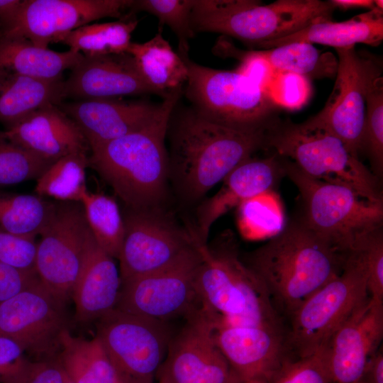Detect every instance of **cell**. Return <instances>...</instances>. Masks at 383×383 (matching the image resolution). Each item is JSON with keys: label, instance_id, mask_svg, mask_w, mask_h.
Listing matches in <instances>:
<instances>
[{"label": "cell", "instance_id": "6da1fadb", "mask_svg": "<svg viewBox=\"0 0 383 383\" xmlns=\"http://www.w3.org/2000/svg\"><path fill=\"white\" fill-rule=\"evenodd\" d=\"M169 182L185 205L199 202L238 165L266 149L267 131L244 132L212 122L192 108L172 113Z\"/></svg>", "mask_w": 383, "mask_h": 383}, {"label": "cell", "instance_id": "7a4b0ae2", "mask_svg": "<svg viewBox=\"0 0 383 383\" xmlns=\"http://www.w3.org/2000/svg\"><path fill=\"white\" fill-rule=\"evenodd\" d=\"M348 255L296 218L242 260L264 284L277 312L290 318L314 292L340 274Z\"/></svg>", "mask_w": 383, "mask_h": 383}, {"label": "cell", "instance_id": "3957f363", "mask_svg": "<svg viewBox=\"0 0 383 383\" xmlns=\"http://www.w3.org/2000/svg\"><path fill=\"white\" fill-rule=\"evenodd\" d=\"M182 87L164 98L160 113L144 128L90 147L89 166L112 188L128 210L162 209L169 187L165 139Z\"/></svg>", "mask_w": 383, "mask_h": 383}, {"label": "cell", "instance_id": "277c9868", "mask_svg": "<svg viewBox=\"0 0 383 383\" xmlns=\"http://www.w3.org/2000/svg\"><path fill=\"white\" fill-rule=\"evenodd\" d=\"M196 287L203 305L219 317L218 325L282 326L262 282L240 257L232 235L216 246H201Z\"/></svg>", "mask_w": 383, "mask_h": 383}, {"label": "cell", "instance_id": "5b68a950", "mask_svg": "<svg viewBox=\"0 0 383 383\" xmlns=\"http://www.w3.org/2000/svg\"><path fill=\"white\" fill-rule=\"evenodd\" d=\"M335 9L329 1L277 0L261 5L255 0H194V32L221 33L257 47L323 21Z\"/></svg>", "mask_w": 383, "mask_h": 383}, {"label": "cell", "instance_id": "8992f818", "mask_svg": "<svg viewBox=\"0 0 383 383\" xmlns=\"http://www.w3.org/2000/svg\"><path fill=\"white\" fill-rule=\"evenodd\" d=\"M266 149L293 162L306 175L350 188L373 202H383L379 179L345 145L306 121L279 119L267 131Z\"/></svg>", "mask_w": 383, "mask_h": 383}, {"label": "cell", "instance_id": "52a82bcc", "mask_svg": "<svg viewBox=\"0 0 383 383\" xmlns=\"http://www.w3.org/2000/svg\"><path fill=\"white\" fill-rule=\"evenodd\" d=\"M283 160L284 175L300 194L298 218L337 251L348 254L361 236L382 227L383 202L370 201L349 187L312 178L291 160Z\"/></svg>", "mask_w": 383, "mask_h": 383}, {"label": "cell", "instance_id": "ba28073f", "mask_svg": "<svg viewBox=\"0 0 383 383\" xmlns=\"http://www.w3.org/2000/svg\"><path fill=\"white\" fill-rule=\"evenodd\" d=\"M188 70L185 95L205 118L244 132L267 131L278 120L279 106L268 91L235 70H223L182 57Z\"/></svg>", "mask_w": 383, "mask_h": 383}, {"label": "cell", "instance_id": "9c48e42d", "mask_svg": "<svg viewBox=\"0 0 383 383\" xmlns=\"http://www.w3.org/2000/svg\"><path fill=\"white\" fill-rule=\"evenodd\" d=\"M360 253L351 250L342 272L307 299L290 318L289 352L310 355L326 347L336 329L370 296Z\"/></svg>", "mask_w": 383, "mask_h": 383}, {"label": "cell", "instance_id": "30bf717a", "mask_svg": "<svg viewBox=\"0 0 383 383\" xmlns=\"http://www.w3.org/2000/svg\"><path fill=\"white\" fill-rule=\"evenodd\" d=\"M96 322L119 383H155L174 332L170 323L116 309Z\"/></svg>", "mask_w": 383, "mask_h": 383}, {"label": "cell", "instance_id": "8fae6325", "mask_svg": "<svg viewBox=\"0 0 383 383\" xmlns=\"http://www.w3.org/2000/svg\"><path fill=\"white\" fill-rule=\"evenodd\" d=\"M200 248H192L160 270L121 281L115 309L169 323L185 320L201 309L196 287L202 259Z\"/></svg>", "mask_w": 383, "mask_h": 383}, {"label": "cell", "instance_id": "7c38bea8", "mask_svg": "<svg viewBox=\"0 0 383 383\" xmlns=\"http://www.w3.org/2000/svg\"><path fill=\"white\" fill-rule=\"evenodd\" d=\"M219 317L204 306L170 340L157 383H241L214 337Z\"/></svg>", "mask_w": 383, "mask_h": 383}, {"label": "cell", "instance_id": "4fadbf2b", "mask_svg": "<svg viewBox=\"0 0 383 383\" xmlns=\"http://www.w3.org/2000/svg\"><path fill=\"white\" fill-rule=\"evenodd\" d=\"M338 70L333 91L323 109L306 122L338 138L358 157L365 113L366 94L371 82L381 75L379 61L354 47L335 49Z\"/></svg>", "mask_w": 383, "mask_h": 383}, {"label": "cell", "instance_id": "5bb4252c", "mask_svg": "<svg viewBox=\"0 0 383 383\" xmlns=\"http://www.w3.org/2000/svg\"><path fill=\"white\" fill-rule=\"evenodd\" d=\"M89 231L81 203L56 201L37 243L36 273L49 291L66 302L82 265Z\"/></svg>", "mask_w": 383, "mask_h": 383}, {"label": "cell", "instance_id": "9a60e30c", "mask_svg": "<svg viewBox=\"0 0 383 383\" xmlns=\"http://www.w3.org/2000/svg\"><path fill=\"white\" fill-rule=\"evenodd\" d=\"M133 0H22L16 14L0 26V38H24L48 48L71 31L101 18H121Z\"/></svg>", "mask_w": 383, "mask_h": 383}, {"label": "cell", "instance_id": "2e32d148", "mask_svg": "<svg viewBox=\"0 0 383 383\" xmlns=\"http://www.w3.org/2000/svg\"><path fill=\"white\" fill-rule=\"evenodd\" d=\"M66 301L40 281L0 304V335L17 341L36 360L57 358L70 330Z\"/></svg>", "mask_w": 383, "mask_h": 383}, {"label": "cell", "instance_id": "e0dca14e", "mask_svg": "<svg viewBox=\"0 0 383 383\" xmlns=\"http://www.w3.org/2000/svg\"><path fill=\"white\" fill-rule=\"evenodd\" d=\"M125 234L118 257L121 281L165 268L193 248L199 246L162 209L128 210L123 218Z\"/></svg>", "mask_w": 383, "mask_h": 383}, {"label": "cell", "instance_id": "ac0fdd59", "mask_svg": "<svg viewBox=\"0 0 383 383\" xmlns=\"http://www.w3.org/2000/svg\"><path fill=\"white\" fill-rule=\"evenodd\" d=\"M383 336V301L370 296L336 329L325 347L331 383H355Z\"/></svg>", "mask_w": 383, "mask_h": 383}, {"label": "cell", "instance_id": "d6986e66", "mask_svg": "<svg viewBox=\"0 0 383 383\" xmlns=\"http://www.w3.org/2000/svg\"><path fill=\"white\" fill-rule=\"evenodd\" d=\"M214 337L241 383H265L289 356L282 328L217 325Z\"/></svg>", "mask_w": 383, "mask_h": 383}, {"label": "cell", "instance_id": "ffe728a7", "mask_svg": "<svg viewBox=\"0 0 383 383\" xmlns=\"http://www.w3.org/2000/svg\"><path fill=\"white\" fill-rule=\"evenodd\" d=\"M283 176V157L275 152L265 158L250 157L234 168L220 189L197 206L192 233L198 245H208L210 230L220 217L245 201L272 192Z\"/></svg>", "mask_w": 383, "mask_h": 383}, {"label": "cell", "instance_id": "44dd1931", "mask_svg": "<svg viewBox=\"0 0 383 383\" xmlns=\"http://www.w3.org/2000/svg\"><path fill=\"white\" fill-rule=\"evenodd\" d=\"M64 98L79 100L116 99L123 96L156 94L127 53L83 57L64 81Z\"/></svg>", "mask_w": 383, "mask_h": 383}, {"label": "cell", "instance_id": "7402d4cb", "mask_svg": "<svg viewBox=\"0 0 383 383\" xmlns=\"http://www.w3.org/2000/svg\"><path fill=\"white\" fill-rule=\"evenodd\" d=\"M59 107L79 127L89 148L138 131L162 111L161 103L117 99L78 100Z\"/></svg>", "mask_w": 383, "mask_h": 383}, {"label": "cell", "instance_id": "603a6c76", "mask_svg": "<svg viewBox=\"0 0 383 383\" xmlns=\"http://www.w3.org/2000/svg\"><path fill=\"white\" fill-rule=\"evenodd\" d=\"M0 136L51 163L68 155L90 152L79 127L57 105L35 111L0 131Z\"/></svg>", "mask_w": 383, "mask_h": 383}, {"label": "cell", "instance_id": "cb8c5ba5", "mask_svg": "<svg viewBox=\"0 0 383 383\" xmlns=\"http://www.w3.org/2000/svg\"><path fill=\"white\" fill-rule=\"evenodd\" d=\"M121 284L112 257L97 244L89 231L82 265L73 289L74 320L87 323L115 309Z\"/></svg>", "mask_w": 383, "mask_h": 383}, {"label": "cell", "instance_id": "d4e9b609", "mask_svg": "<svg viewBox=\"0 0 383 383\" xmlns=\"http://www.w3.org/2000/svg\"><path fill=\"white\" fill-rule=\"evenodd\" d=\"M383 11L377 9L360 13L343 22L323 21L312 23L295 33L257 47L270 49L282 45L305 42L343 49L357 43L377 46L383 39Z\"/></svg>", "mask_w": 383, "mask_h": 383}, {"label": "cell", "instance_id": "484cf974", "mask_svg": "<svg viewBox=\"0 0 383 383\" xmlns=\"http://www.w3.org/2000/svg\"><path fill=\"white\" fill-rule=\"evenodd\" d=\"M64 81L45 80L0 70V123L8 128L35 111L59 106Z\"/></svg>", "mask_w": 383, "mask_h": 383}, {"label": "cell", "instance_id": "4316f807", "mask_svg": "<svg viewBox=\"0 0 383 383\" xmlns=\"http://www.w3.org/2000/svg\"><path fill=\"white\" fill-rule=\"evenodd\" d=\"M68 50L57 52L33 45L24 38H0V70L45 80L62 79L83 58Z\"/></svg>", "mask_w": 383, "mask_h": 383}, {"label": "cell", "instance_id": "83f0119b", "mask_svg": "<svg viewBox=\"0 0 383 383\" xmlns=\"http://www.w3.org/2000/svg\"><path fill=\"white\" fill-rule=\"evenodd\" d=\"M126 52L133 57L146 83L163 99L187 81V67L162 36V27L146 42H131Z\"/></svg>", "mask_w": 383, "mask_h": 383}, {"label": "cell", "instance_id": "f1b7e54d", "mask_svg": "<svg viewBox=\"0 0 383 383\" xmlns=\"http://www.w3.org/2000/svg\"><path fill=\"white\" fill-rule=\"evenodd\" d=\"M57 360L73 383H119L113 365L96 336L87 340L74 337L70 330L64 331Z\"/></svg>", "mask_w": 383, "mask_h": 383}, {"label": "cell", "instance_id": "f546056e", "mask_svg": "<svg viewBox=\"0 0 383 383\" xmlns=\"http://www.w3.org/2000/svg\"><path fill=\"white\" fill-rule=\"evenodd\" d=\"M133 13L116 21L89 23L64 36L60 43L84 57L126 52L138 21Z\"/></svg>", "mask_w": 383, "mask_h": 383}, {"label": "cell", "instance_id": "4dcf8cb0", "mask_svg": "<svg viewBox=\"0 0 383 383\" xmlns=\"http://www.w3.org/2000/svg\"><path fill=\"white\" fill-rule=\"evenodd\" d=\"M258 52L276 72L292 73L309 80L333 78L337 73L335 56L311 43L295 42Z\"/></svg>", "mask_w": 383, "mask_h": 383}, {"label": "cell", "instance_id": "1f68e13d", "mask_svg": "<svg viewBox=\"0 0 383 383\" xmlns=\"http://www.w3.org/2000/svg\"><path fill=\"white\" fill-rule=\"evenodd\" d=\"M55 201L38 195L0 192V228L20 238L35 240L48 223Z\"/></svg>", "mask_w": 383, "mask_h": 383}, {"label": "cell", "instance_id": "d6a6232c", "mask_svg": "<svg viewBox=\"0 0 383 383\" xmlns=\"http://www.w3.org/2000/svg\"><path fill=\"white\" fill-rule=\"evenodd\" d=\"M87 154L68 155L55 161L36 179V195L57 201L79 202L86 191Z\"/></svg>", "mask_w": 383, "mask_h": 383}, {"label": "cell", "instance_id": "836d02e7", "mask_svg": "<svg viewBox=\"0 0 383 383\" xmlns=\"http://www.w3.org/2000/svg\"><path fill=\"white\" fill-rule=\"evenodd\" d=\"M82 204L89 230L97 244L113 259H118L124 234V220L116 200L88 189Z\"/></svg>", "mask_w": 383, "mask_h": 383}, {"label": "cell", "instance_id": "e575fe53", "mask_svg": "<svg viewBox=\"0 0 383 383\" xmlns=\"http://www.w3.org/2000/svg\"><path fill=\"white\" fill-rule=\"evenodd\" d=\"M368 157L372 173L380 179L383 172V78L375 77L370 84L360 152Z\"/></svg>", "mask_w": 383, "mask_h": 383}, {"label": "cell", "instance_id": "d590c367", "mask_svg": "<svg viewBox=\"0 0 383 383\" xmlns=\"http://www.w3.org/2000/svg\"><path fill=\"white\" fill-rule=\"evenodd\" d=\"M193 4L194 0H133L130 10L148 12L159 20L160 27H170L177 38L179 55L184 57L195 33L191 23Z\"/></svg>", "mask_w": 383, "mask_h": 383}, {"label": "cell", "instance_id": "8d00e7d4", "mask_svg": "<svg viewBox=\"0 0 383 383\" xmlns=\"http://www.w3.org/2000/svg\"><path fill=\"white\" fill-rule=\"evenodd\" d=\"M50 164L0 136V187L37 179Z\"/></svg>", "mask_w": 383, "mask_h": 383}, {"label": "cell", "instance_id": "74e56055", "mask_svg": "<svg viewBox=\"0 0 383 383\" xmlns=\"http://www.w3.org/2000/svg\"><path fill=\"white\" fill-rule=\"evenodd\" d=\"M265 383H331L325 348L296 359L289 356Z\"/></svg>", "mask_w": 383, "mask_h": 383}, {"label": "cell", "instance_id": "f35d334b", "mask_svg": "<svg viewBox=\"0 0 383 383\" xmlns=\"http://www.w3.org/2000/svg\"><path fill=\"white\" fill-rule=\"evenodd\" d=\"M352 250L361 255L367 271L370 295L383 301V231L382 227L374 229L355 243Z\"/></svg>", "mask_w": 383, "mask_h": 383}, {"label": "cell", "instance_id": "ab89813d", "mask_svg": "<svg viewBox=\"0 0 383 383\" xmlns=\"http://www.w3.org/2000/svg\"><path fill=\"white\" fill-rule=\"evenodd\" d=\"M268 91L279 106L296 109L306 103L311 88L309 79L303 77L277 72Z\"/></svg>", "mask_w": 383, "mask_h": 383}, {"label": "cell", "instance_id": "60d3db41", "mask_svg": "<svg viewBox=\"0 0 383 383\" xmlns=\"http://www.w3.org/2000/svg\"><path fill=\"white\" fill-rule=\"evenodd\" d=\"M35 240L17 237L0 228V262L18 269L35 271Z\"/></svg>", "mask_w": 383, "mask_h": 383}, {"label": "cell", "instance_id": "b9f144b4", "mask_svg": "<svg viewBox=\"0 0 383 383\" xmlns=\"http://www.w3.org/2000/svg\"><path fill=\"white\" fill-rule=\"evenodd\" d=\"M15 340L0 335V383H18L30 362Z\"/></svg>", "mask_w": 383, "mask_h": 383}, {"label": "cell", "instance_id": "7bdbcfd3", "mask_svg": "<svg viewBox=\"0 0 383 383\" xmlns=\"http://www.w3.org/2000/svg\"><path fill=\"white\" fill-rule=\"evenodd\" d=\"M36 271H27L0 262V304L40 282Z\"/></svg>", "mask_w": 383, "mask_h": 383}, {"label": "cell", "instance_id": "ee69618b", "mask_svg": "<svg viewBox=\"0 0 383 383\" xmlns=\"http://www.w3.org/2000/svg\"><path fill=\"white\" fill-rule=\"evenodd\" d=\"M240 65L235 70L261 88L268 91L277 72L258 50L238 53Z\"/></svg>", "mask_w": 383, "mask_h": 383}, {"label": "cell", "instance_id": "f6af8a7d", "mask_svg": "<svg viewBox=\"0 0 383 383\" xmlns=\"http://www.w3.org/2000/svg\"><path fill=\"white\" fill-rule=\"evenodd\" d=\"M65 374L57 358L30 361L18 383H65Z\"/></svg>", "mask_w": 383, "mask_h": 383}, {"label": "cell", "instance_id": "bcb514c9", "mask_svg": "<svg viewBox=\"0 0 383 383\" xmlns=\"http://www.w3.org/2000/svg\"><path fill=\"white\" fill-rule=\"evenodd\" d=\"M360 380L367 383H383V353L382 347L367 360Z\"/></svg>", "mask_w": 383, "mask_h": 383}, {"label": "cell", "instance_id": "7dc6e473", "mask_svg": "<svg viewBox=\"0 0 383 383\" xmlns=\"http://www.w3.org/2000/svg\"><path fill=\"white\" fill-rule=\"evenodd\" d=\"M331 4L334 9L338 8L342 10L353 9H375L374 0H331Z\"/></svg>", "mask_w": 383, "mask_h": 383}, {"label": "cell", "instance_id": "c3c4849f", "mask_svg": "<svg viewBox=\"0 0 383 383\" xmlns=\"http://www.w3.org/2000/svg\"><path fill=\"white\" fill-rule=\"evenodd\" d=\"M21 1L22 0H0V26L13 18Z\"/></svg>", "mask_w": 383, "mask_h": 383}, {"label": "cell", "instance_id": "681fc988", "mask_svg": "<svg viewBox=\"0 0 383 383\" xmlns=\"http://www.w3.org/2000/svg\"><path fill=\"white\" fill-rule=\"evenodd\" d=\"M374 2L376 9L383 11V1L382 0H374Z\"/></svg>", "mask_w": 383, "mask_h": 383}, {"label": "cell", "instance_id": "f907efd6", "mask_svg": "<svg viewBox=\"0 0 383 383\" xmlns=\"http://www.w3.org/2000/svg\"><path fill=\"white\" fill-rule=\"evenodd\" d=\"M65 383H73L72 382H71L69 378L66 376L65 374Z\"/></svg>", "mask_w": 383, "mask_h": 383}, {"label": "cell", "instance_id": "816d5d0a", "mask_svg": "<svg viewBox=\"0 0 383 383\" xmlns=\"http://www.w3.org/2000/svg\"><path fill=\"white\" fill-rule=\"evenodd\" d=\"M355 383H367V382H365L363 380H360V381H358V382H357Z\"/></svg>", "mask_w": 383, "mask_h": 383}]
</instances>
